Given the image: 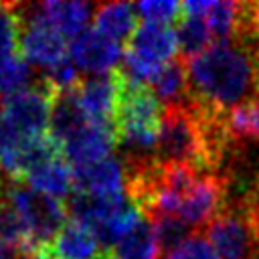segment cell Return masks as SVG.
Masks as SVG:
<instances>
[{
    "instance_id": "9",
    "label": "cell",
    "mask_w": 259,
    "mask_h": 259,
    "mask_svg": "<svg viewBox=\"0 0 259 259\" xmlns=\"http://www.w3.org/2000/svg\"><path fill=\"white\" fill-rule=\"evenodd\" d=\"M75 190L87 196H117L125 192V168L123 162L109 156L101 162L73 168Z\"/></svg>"
},
{
    "instance_id": "5",
    "label": "cell",
    "mask_w": 259,
    "mask_h": 259,
    "mask_svg": "<svg viewBox=\"0 0 259 259\" xmlns=\"http://www.w3.org/2000/svg\"><path fill=\"white\" fill-rule=\"evenodd\" d=\"M65 36L47 22V18L40 14L38 6H24V26L20 36V55L45 69L47 73L61 65L67 57V45Z\"/></svg>"
},
{
    "instance_id": "22",
    "label": "cell",
    "mask_w": 259,
    "mask_h": 259,
    "mask_svg": "<svg viewBox=\"0 0 259 259\" xmlns=\"http://www.w3.org/2000/svg\"><path fill=\"white\" fill-rule=\"evenodd\" d=\"M14 142H16V138L10 134V130L6 127V123H4L2 117H0V162L4 160V156L8 154V150L12 148Z\"/></svg>"
},
{
    "instance_id": "24",
    "label": "cell",
    "mask_w": 259,
    "mask_h": 259,
    "mask_svg": "<svg viewBox=\"0 0 259 259\" xmlns=\"http://www.w3.org/2000/svg\"><path fill=\"white\" fill-rule=\"evenodd\" d=\"M2 186H4V182H2V180H0V194H2Z\"/></svg>"
},
{
    "instance_id": "2",
    "label": "cell",
    "mask_w": 259,
    "mask_h": 259,
    "mask_svg": "<svg viewBox=\"0 0 259 259\" xmlns=\"http://www.w3.org/2000/svg\"><path fill=\"white\" fill-rule=\"evenodd\" d=\"M156 162L168 166H190L202 174L212 172L206 156L200 119L190 99L182 105L162 107Z\"/></svg>"
},
{
    "instance_id": "18",
    "label": "cell",
    "mask_w": 259,
    "mask_h": 259,
    "mask_svg": "<svg viewBox=\"0 0 259 259\" xmlns=\"http://www.w3.org/2000/svg\"><path fill=\"white\" fill-rule=\"evenodd\" d=\"M152 229H154V235H156V241L160 245V251L162 255L170 253L172 249H176L178 245H182L188 237H192L194 229H190L182 219L174 217V214H162V217H156L154 221H150Z\"/></svg>"
},
{
    "instance_id": "11",
    "label": "cell",
    "mask_w": 259,
    "mask_h": 259,
    "mask_svg": "<svg viewBox=\"0 0 259 259\" xmlns=\"http://www.w3.org/2000/svg\"><path fill=\"white\" fill-rule=\"evenodd\" d=\"M40 14L47 18L51 26H55L65 38H77L83 30H87V22L93 16V6L79 0H49L38 4Z\"/></svg>"
},
{
    "instance_id": "3",
    "label": "cell",
    "mask_w": 259,
    "mask_h": 259,
    "mask_svg": "<svg viewBox=\"0 0 259 259\" xmlns=\"http://www.w3.org/2000/svg\"><path fill=\"white\" fill-rule=\"evenodd\" d=\"M0 198L20 219L30 241V257L36 255L51 257V243L55 235L61 231V227L67 223L65 204L16 180H8L2 186Z\"/></svg>"
},
{
    "instance_id": "17",
    "label": "cell",
    "mask_w": 259,
    "mask_h": 259,
    "mask_svg": "<svg viewBox=\"0 0 259 259\" xmlns=\"http://www.w3.org/2000/svg\"><path fill=\"white\" fill-rule=\"evenodd\" d=\"M227 123L235 138L259 140V89L245 103L227 113Z\"/></svg>"
},
{
    "instance_id": "21",
    "label": "cell",
    "mask_w": 259,
    "mask_h": 259,
    "mask_svg": "<svg viewBox=\"0 0 259 259\" xmlns=\"http://www.w3.org/2000/svg\"><path fill=\"white\" fill-rule=\"evenodd\" d=\"M162 259H219V255L214 253L208 239L204 235H200V231H198L192 237H188L182 245H178L170 253L162 255Z\"/></svg>"
},
{
    "instance_id": "6",
    "label": "cell",
    "mask_w": 259,
    "mask_h": 259,
    "mask_svg": "<svg viewBox=\"0 0 259 259\" xmlns=\"http://www.w3.org/2000/svg\"><path fill=\"white\" fill-rule=\"evenodd\" d=\"M55 144L73 168H83L109 158L113 146L117 144V136L113 125L83 121L71 134H67L63 140Z\"/></svg>"
},
{
    "instance_id": "12",
    "label": "cell",
    "mask_w": 259,
    "mask_h": 259,
    "mask_svg": "<svg viewBox=\"0 0 259 259\" xmlns=\"http://www.w3.org/2000/svg\"><path fill=\"white\" fill-rule=\"evenodd\" d=\"M150 89L158 101L168 105H182L188 101V77H186V63L176 57L162 65L154 77L150 79Z\"/></svg>"
},
{
    "instance_id": "13",
    "label": "cell",
    "mask_w": 259,
    "mask_h": 259,
    "mask_svg": "<svg viewBox=\"0 0 259 259\" xmlns=\"http://www.w3.org/2000/svg\"><path fill=\"white\" fill-rule=\"evenodd\" d=\"M136 8L127 2H111L95 8L93 22L95 30L115 42L130 40L136 30Z\"/></svg>"
},
{
    "instance_id": "7",
    "label": "cell",
    "mask_w": 259,
    "mask_h": 259,
    "mask_svg": "<svg viewBox=\"0 0 259 259\" xmlns=\"http://www.w3.org/2000/svg\"><path fill=\"white\" fill-rule=\"evenodd\" d=\"M73 97L83 115L93 123L113 125L117 105V75L115 69L107 75L81 79L73 89Z\"/></svg>"
},
{
    "instance_id": "1",
    "label": "cell",
    "mask_w": 259,
    "mask_h": 259,
    "mask_svg": "<svg viewBox=\"0 0 259 259\" xmlns=\"http://www.w3.org/2000/svg\"><path fill=\"white\" fill-rule=\"evenodd\" d=\"M184 63L196 105L227 113L259 89V38L219 40Z\"/></svg>"
},
{
    "instance_id": "20",
    "label": "cell",
    "mask_w": 259,
    "mask_h": 259,
    "mask_svg": "<svg viewBox=\"0 0 259 259\" xmlns=\"http://www.w3.org/2000/svg\"><path fill=\"white\" fill-rule=\"evenodd\" d=\"M136 14L144 18V22H156V24H168L170 20H178L180 16V4L174 0H148L134 6Z\"/></svg>"
},
{
    "instance_id": "19",
    "label": "cell",
    "mask_w": 259,
    "mask_h": 259,
    "mask_svg": "<svg viewBox=\"0 0 259 259\" xmlns=\"http://www.w3.org/2000/svg\"><path fill=\"white\" fill-rule=\"evenodd\" d=\"M30 87V65L18 53L0 63V95L10 97Z\"/></svg>"
},
{
    "instance_id": "16",
    "label": "cell",
    "mask_w": 259,
    "mask_h": 259,
    "mask_svg": "<svg viewBox=\"0 0 259 259\" xmlns=\"http://www.w3.org/2000/svg\"><path fill=\"white\" fill-rule=\"evenodd\" d=\"M24 26V6L0 2V63L20 53V36Z\"/></svg>"
},
{
    "instance_id": "10",
    "label": "cell",
    "mask_w": 259,
    "mask_h": 259,
    "mask_svg": "<svg viewBox=\"0 0 259 259\" xmlns=\"http://www.w3.org/2000/svg\"><path fill=\"white\" fill-rule=\"evenodd\" d=\"M103 253L105 247L95 233L75 219H69L51 243L53 259H99Z\"/></svg>"
},
{
    "instance_id": "4",
    "label": "cell",
    "mask_w": 259,
    "mask_h": 259,
    "mask_svg": "<svg viewBox=\"0 0 259 259\" xmlns=\"http://www.w3.org/2000/svg\"><path fill=\"white\" fill-rule=\"evenodd\" d=\"M55 93L40 81L2 99L0 117L18 142H36L49 136Z\"/></svg>"
},
{
    "instance_id": "23",
    "label": "cell",
    "mask_w": 259,
    "mask_h": 259,
    "mask_svg": "<svg viewBox=\"0 0 259 259\" xmlns=\"http://www.w3.org/2000/svg\"><path fill=\"white\" fill-rule=\"evenodd\" d=\"M24 259H51L49 255H36V257H24Z\"/></svg>"
},
{
    "instance_id": "8",
    "label": "cell",
    "mask_w": 259,
    "mask_h": 259,
    "mask_svg": "<svg viewBox=\"0 0 259 259\" xmlns=\"http://www.w3.org/2000/svg\"><path fill=\"white\" fill-rule=\"evenodd\" d=\"M119 42L107 38L95 28L83 30L77 38L71 40L69 49V59L73 61V65L79 71L89 73L91 77L111 73L115 69V63L119 61Z\"/></svg>"
},
{
    "instance_id": "14",
    "label": "cell",
    "mask_w": 259,
    "mask_h": 259,
    "mask_svg": "<svg viewBox=\"0 0 259 259\" xmlns=\"http://www.w3.org/2000/svg\"><path fill=\"white\" fill-rule=\"evenodd\" d=\"M115 259H160L162 251L152 225L142 219L113 249Z\"/></svg>"
},
{
    "instance_id": "15",
    "label": "cell",
    "mask_w": 259,
    "mask_h": 259,
    "mask_svg": "<svg viewBox=\"0 0 259 259\" xmlns=\"http://www.w3.org/2000/svg\"><path fill=\"white\" fill-rule=\"evenodd\" d=\"M176 40L180 49V59L188 61L200 53H204L210 47L212 34L206 24V18L202 16H178L176 24Z\"/></svg>"
}]
</instances>
